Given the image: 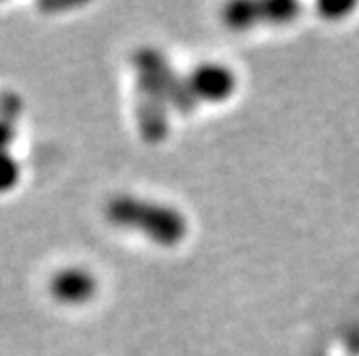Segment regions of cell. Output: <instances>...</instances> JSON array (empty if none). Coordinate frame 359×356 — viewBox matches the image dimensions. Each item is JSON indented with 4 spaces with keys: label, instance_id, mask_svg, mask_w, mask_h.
<instances>
[{
    "label": "cell",
    "instance_id": "cell-1",
    "mask_svg": "<svg viewBox=\"0 0 359 356\" xmlns=\"http://www.w3.org/2000/svg\"><path fill=\"white\" fill-rule=\"evenodd\" d=\"M106 219L123 230L140 232L161 247H175L187 236V219L170 204L121 193L108 200Z\"/></svg>",
    "mask_w": 359,
    "mask_h": 356
},
{
    "label": "cell",
    "instance_id": "cell-2",
    "mask_svg": "<svg viewBox=\"0 0 359 356\" xmlns=\"http://www.w3.org/2000/svg\"><path fill=\"white\" fill-rule=\"evenodd\" d=\"M134 64L138 71V90L157 97L168 108H175L181 114H189L198 99L194 97L187 76H179L168 58L155 48H140L134 54Z\"/></svg>",
    "mask_w": 359,
    "mask_h": 356
},
{
    "label": "cell",
    "instance_id": "cell-3",
    "mask_svg": "<svg viewBox=\"0 0 359 356\" xmlns=\"http://www.w3.org/2000/svg\"><path fill=\"white\" fill-rule=\"evenodd\" d=\"M302 11L297 0H263V3H231L222 11V20L233 30H248L258 24H288Z\"/></svg>",
    "mask_w": 359,
    "mask_h": 356
},
{
    "label": "cell",
    "instance_id": "cell-4",
    "mask_svg": "<svg viewBox=\"0 0 359 356\" xmlns=\"http://www.w3.org/2000/svg\"><path fill=\"white\" fill-rule=\"evenodd\" d=\"M187 84L198 101L219 104L237 90V76L222 62H201L187 73Z\"/></svg>",
    "mask_w": 359,
    "mask_h": 356
},
{
    "label": "cell",
    "instance_id": "cell-5",
    "mask_svg": "<svg viewBox=\"0 0 359 356\" xmlns=\"http://www.w3.org/2000/svg\"><path fill=\"white\" fill-rule=\"evenodd\" d=\"M50 294L62 305H84L97 294V277L84 266H67L52 275Z\"/></svg>",
    "mask_w": 359,
    "mask_h": 356
},
{
    "label": "cell",
    "instance_id": "cell-6",
    "mask_svg": "<svg viewBox=\"0 0 359 356\" xmlns=\"http://www.w3.org/2000/svg\"><path fill=\"white\" fill-rule=\"evenodd\" d=\"M22 108V99L15 90L0 92V152H9V146L15 140V129Z\"/></svg>",
    "mask_w": 359,
    "mask_h": 356
},
{
    "label": "cell",
    "instance_id": "cell-7",
    "mask_svg": "<svg viewBox=\"0 0 359 356\" xmlns=\"http://www.w3.org/2000/svg\"><path fill=\"white\" fill-rule=\"evenodd\" d=\"M20 164L11 152H0V193L11 191L20 180Z\"/></svg>",
    "mask_w": 359,
    "mask_h": 356
},
{
    "label": "cell",
    "instance_id": "cell-8",
    "mask_svg": "<svg viewBox=\"0 0 359 356\" xmlns=\"http://www.w3.org/2000/svg\"><path fill=\"white\" fill-rule=\"evenodd\" d=\"M316 9L325 20H344L357 9V3L355 0H325L316 5Z\"/></svg>",
    "mask_w": 359,
    "mask_h": 356
}]
</instances>
